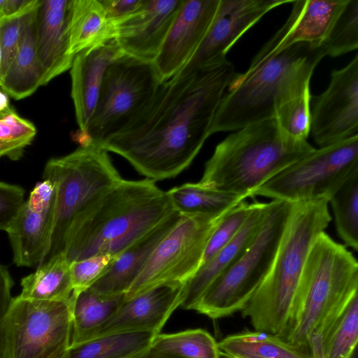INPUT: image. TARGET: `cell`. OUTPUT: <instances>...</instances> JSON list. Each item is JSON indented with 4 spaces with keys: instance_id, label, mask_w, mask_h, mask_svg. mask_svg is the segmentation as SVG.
<instances>
[{
    "instance_id": "obj_1",
    "label": "cell",
    "mask_w": 358,
    "mask_h": 358,
    "mask_svg": "<svg viewBox=\"0 0 358 358\" xmlns=\"http://www.w3.org/2000/svg\"><path fill=\"white\" fill-rule=\"evenodd\" d=\"M227 59L196 69H180L120 132L100 147L126 159L154 181L176 177L192 164L206 139L235 73Z\"/></svg>"
},
{
    "instance_id": "obj_2",
    "label": "cell",
    "mask_w": 358,
    "mask_h": 358,
    "mask_svg": "<svg viewBox=\"0 0 358 358\" xmlns=\"http://www.w3.org/2000/svg\"><path fill=\"white\" fill-rule=\"evenodd\" d=\"M324 57L321 45L308 43H295L268 56L255 55L246 71L235 73L210 135L275 118L281 106L310 89L313 71Z\"/></svg>"
},
{
    "instance_id": "obj_3",
    "label": "cell",
    "mask_w": 358,
    "mask_h": 358,
    "mask_svg": "<svg viewBox=\"0 0 358 358\" xmlns=\"http://www.w3.org/2000/svg\"><path fill=\"white\" fill-rule=\"evenodd\" d=\"M174 210L155 181L122 179L73 224L64 253L69 264L94 255L115 257Z\"/></svg>"
},
{
    "instance_id": "obj_4",
    "label": "cell",
    "mask_w": 358,
    "mask_h": 358,
    "mask_svg": "<svg viewBox=\"0 0 358 358\" xmlns=\"http://www.w3.org/2000/svg\"><path fill=\"white\" fill-rule=\"evenodd\" d=\"M315 150L286 133L275 118L248 125L218 143L198 183L246 199L275 175Z\"/></svg>"
},
{
    "instance_id": "obj_5",
    "label": "cell",
    "mask_w": 358,
    "mask_h": 358,
    "mask_svg": "<svg viewBox=\"0 0 358 358\" xmlns=\"http://www.w3.org/2000/svg\"><path fill=\"white\" fill-rule=\"evenodd\" d=\"M329 202L321 198L294 203L271 268L241 310L256 331L284 338L309 250L331 220Z\"/></svg>"
},
{
    "instance_id": "obj_6",
    "label": "cell",
    "mask_w": 358,
    "mask_h": 358,
    "mask_svg": "<svg viewBox=\"0 0 358 358\" xmlns=\"http://www.w3.org/2000/svg\"><path fill=\"white\" fill-rule=\"evenodd\" d=\"M358 291V262L324 231L313 242L299 280L293 316L282 338L304 349Z\"/></svg>"
},
{
    "instance_id": "obj_7",
    "label": "cell",
    "mask_w": 358,
    "mask_h": 358,
    "mask_svg": "<svg viewBox=\"0 0 358 358\" xmlns=\"http://www.w3.org/2000/svg\"><path fill=\"white\" fill-rule=\"evenodd\" d=\"M43 179L50 180L56 191L54 226L45 262L64 252L73 224L123 178L108 152L89 143L65 156L50 159L45 164Z\"/></svg>"
},
{
    "instance_id": "obj_8",
    "label": "cell",
    "mask_w": 358,
    "mask_h": 358,
    "mask_svg": "<svg viewBox=\"0 0 358 358\" xmlns=\"http://www.w3.org/2000/svg\"><path fill=\"white\" fill-rule=\"evenodd\" d=\"M294 203L272 200L244 254L206 289L193 310L215 320L242 310L267 275Z\"/></svg>"
},
{
    "instance_id": "obj_9",
    "label": "cell",
    "mask_w": 358,
    "mask_h": 358,
    "mask_svg": "<svg viewBox=\"0 0 358 358\" xmlns=\"http://www.w3.org/2000/svg\"><path fill=\"white\" fill-rule=\"evenodd\" d=\"M163 82L153 62L123 55L104 72L96 108L80 145L100 146L124 129Z\"/></svg>"
},
{
    "instance_id": "obj_10",
    "label": "cell",
    "mask_w": 358,
    "mask_h": 358,
    "mask_svg": "<svg viewBox=\"0 0 358 358\" xmlns=\"http://www.w3.org/2000/svg\"><path fill=\"white\" fill-rule=\"evenodd\" d=\"M358 172V135L315 149L268 180L253 196L290 203L327 199Z\"/></svg>"
},
{
    "instance_id": "obj_11",
    "label": "cell",
    "mask_w": 358,
    "mask_h": 358,
    "mask_svg": "<svg viewBox=\"0 0 358 358\" xmlns=\"http://www.w3.org/2000/svg\"><path fill=\"white\" fill-rule=\"evenodd\" d=\"M225 213L182 214L178 223L153 251L125 293L124 300L162 285H185L201 267L209 238Z\"/></svg>"
},
{
    "instance_id": "obj_12",
    "label": "cell",
    "mask_w": 358,
    "mask_h": 358,
    "mask_svg": "<svg viewBox=\"0 0 358 358\" xmlns=\"http://www.w3.org/2000/svg\"><path fill=\"white\" fill-rule=\"evenodd\" d=\"M72 333L68 301L13 299L6 322L5 358H55L68 350Z\"/></svg>"
},
{
    "instance_id": "obj_13",
    "label": "cell",
    "mask_w": 358,
    "mask_h": 358,
    "mask_svg": "<svg viewBox=\"0 0 358 358\" xmlns=\"http://www.w3.org/2000/svg\"><path fill=\"white\" fill-rule=\"evenodd\" d=\"M310 131L320 148L358 135V55L334 69L326 90L311 97Z\"/></svg>"
},
{
    "instance_id": "obj_14",
    "label": "cell",
    "mask_w": 358,
    "mask_h": 358,
    "mask_svg": "<svg viewBox=\"0 0 358 358\" xmlns=\"http://www.w3.org/2000/svg\"><path fill=\"white\" fill-rule=\"evenodd\" d=\"M292 0H220L199 46L182 68L196 69L222 63L237 41L264 15Z\"/></svg>"
},
{
    "instance_id": "obj_15",
    "label": "cell",
    "mask_w": 358,
    "mask_h": 358,
    "mask_svg": "<svg viewBox=\"0 0 358 358\" xmlns=\"http://www.w3.org/2000/svg\"><path fill=\"white\" fill-rule=\"evenodd\" d=\"M56 191L48 180L38 182L7 231L18 266L42 264L48 255L55 220Z\"/></svg>"
},
{
    "instance_id": "obj_16",
    "label": "cell",
    "mask_w": 358,
    "mask_h": 358,
    "mask_svg": "<svg viewBox=\"0 0 358 358\" xmlns=\"http://www.w3.org/2000/svg\"><path fill=\"white\" fill-rule=\"evenodd\" d=\"M185 286L182 283L164 284L124 300L115 313L82 343L123 333H161L172 313L180 306Z\"/></svg>"
},
{
    "instance_id": "obj_17",
    "label": "cell",
    "mask_w": 358,
    "mask_h": 358,
    "mask_svg": "<svg viewBox=\"0 0 358 358\" xmlns=\"http://www.w3.org/2000/svg\"><path fill=\"white\" fill-rule=\"evenodd\" d=\"M220 0H183L154 64L162 81L176 74L205 36Z\"/></svg>"
},
{
    "instance_id": "obj_18",
    "label": "cell",
    "mask_w": 358,
    "mask_h": 358,
    "mask_svg": "<svg viewBox=\"0 0 358 358\" xmlns=\"http://www.w3.org/2000/svg\"><path fill=\"white\" fill-rule=\"evenodd\" d=\"M183 0H143L115 27V39L129 56L154 62Z\"/></svg>"
},
{
    "instance_id": "obj_19",
    "label": "cell",
    "mask_w": 358,
    "mask_h": 358,
    "mask_svg": "<svg viewBox=\"0 0 358 358\" xmlns=\"http://www.w3.org/2000/svg\"><path fill=\"white\" fill-rule=\"evenodd\" d=\"M346 0L293 1L289 17L256 55L276 54L298 43L320 45L345 4Z\"/></svg>"
},
{
    "instance_id": "obj_20",
    "label": "cell",
    "mask_w": 358,
    "mask_h": 358,
    "mask_svg": "<svg viewBox=\"0 0 358 358\" xmlns=\"http://www.w3.org/2000/svg\"><path fill=\"white\" fill-rule=\"evenodd\" d=\"M70 0H40L36 13V54L42 85L71 69Z\"/></svg>"
},
{
    "instance_id": "obj_21",
    "label": "cell",
    "mask_w": 358,
    "mask_h": 358,
    "mask_svg": "<svg viewBox=\"0 0 358 358\" xmlns=\"http://www.w3.org/2000/svg\"><path fill=\"white\" fill-rule=\"evenodd\" d=\"M124 54L113 38L75 55L71 67V97L81 133L94 114L105 71Z\"/></svg>"
},
{
    "instance_id": "obj_22",
    "label": "cell",
    "mask_w": 358,
    "mask_h": 358,
    "mask_svg": "<svg viewBox=\"0 0 358 358\" xmlns=\"http://www.w3.org/2000/svg\"><path fill=\"white\" fill-rule=\"evenodd\" d=\"M182 215L178 210H174L115 256L107 271L90 289L103 296L125 294L155 249L178 223Z\"/></svg>"
},
{
    "instance_id": "obj_23",
    "label": "cell",
    "mask_w": 358,
    "mask_h": 358,
    "mask_svg": "<svg viewBox=\"0 0 358 358\" xmlns=\"http://www.w3.org/2000/svg\"><path fill=\"white\" fill-rule=\"evenodd\" d=\"M269 206L270 202L255 201L252 212L237 234L185 284L180 305L183 309L193 310L209 285L244 254L258 234Z\"/></svg>"
},
{
    "instance_id": "obj_24",
    "label": "cell",
    "mask_w": 358,
    "mask_h": 358,
    "mask_svg": "<svg viewBox=\"0 0 358 358\" xmlns=\"http://www.w3.org/2000/svg\"><path fill=\"white\" fill-rule=\"evenodd\" d=\"M40 0L22 17L18 48L0 87L15 99L31 95L42 86V75L36 54V13Z\"/></svg>"
},
{
    "instance_id": "obj_25",
    "label": "cell",
    "mask_w": 358,
    "mask_h": 358,
    "mask_svg": "<svg viewBox=\"0 0 358 358\" xmlns=\"http://www.w3.org/2000/svg\"><path fill=\"white\" fill-rule=\"evenodd\" d=\"M69 52L73 56L115 38V27L99 0H70Z\"/></svg>"
},
{
    "instance_id": "obj_26",
    "label": "cell",
    "mask_w": 358,
    "mask_h": 358,
    "mask_svg": "<svg viewBox=\"0 0 358 358\" xmlns=\"http://www.w3.org/2000/svg\"><path fill=\"white\" fill-rule=\"evenodd\" d=\"M22 291L17 296L34 301H68L73 288L69 263L64 252L39 265L35 272L21 280Z\"/></svg>"
},
{
    "instance_id": "obj_27",
    "label": "cell",
    "mask_w": 358,
    "mask_h": 358,
    "mask_svg": "<svg viewBox=\"0 0 358 358\" xmlns=\"http://www.w3.org/2000/svg\"><path fill=\"white\" fill-rule=\"evenodd\" d=\"M156 334L123 333L71 345L67 358H141L150 351Z\"/></svg>"
},
{
    "instance_id": "obj_28",
    "label": "cell",
    "mask_w": 358,
    "mask_h": 358,
    "mask_svg": "<svg viewBox=\"0 0 358 358\" xmlns=\"http://www.w3.org/2000/svg\"><path fill=\"white\" fill-rule=\"evenodd\" d=\"M124 301V294L103 296L90 288L71 296L72 333L71 345L81 343L107 321Z\"/></svg>"
},
{
    "instance_id": "obj_29",
    "label": "cell",
    "mask_w": 358,
    "mask_h": 358,
    "mask_svg": "<svg viewBox=\"0 0 358 358\" xmlns=\"http://www.w3.org/2000/svg\"><path fill=\"white\" fill-rule=\"evenodd\" d=\"M174 208L182 215H222L245 199L204 187L196 183H185L167 192Z\"/></svg>"
},
{
    "instance_id": "obj_30",
    "label": "cell",
    "mask_w": 358,
    "mask_h": 358,
    "mask_svg": "<svg viewBox=\"0 0 358 358\" xmlns=\"http://www.w3.org/2000/svg\"><path fill=\"white\" fill-rule=\"evenodd\" d=\"M175 358H220L217 342L202 329L157 334L148 352Z\"/></svg>"
},
{
    "instance_id": "obj_31",
    "label": "cell",
    "mask_w": 358,
    "mask_h": 358,
    "mask_svg": "<svg viewBox=\"0 0 358 358\" xmlns=\"http://www.w3.org/2000/svg\"><path fill=\"white\" fill-rule=\"evenodd\" d=\"M319 334L324 358H351L358 340L357 292Z\"/></svg>"
},
{
    "instance_id": "obj_32",
    "label": "cell",
    "mask_w": 358,
    "mask_h": 358,
    "mask_svg": "<svg viewBox=\"0 0 358 358\" xmlns=\"http://www.w3.org/2000/svg\"><path fill=\"white\" fill-rule=\"evenodd\" d=\"M337 233L345 244L358 250V172L330 199Z\"/></svg>"
},
{
    "instance_id": "obj_33",
    "label": "cell",
    "mask_w": 358,
    "mask_h": 358,
    "mask_svg": "<svg viewBox=\"0 0 358 358\" xmlns=\"http://www.w3.org/2000/svg\"><path fill=\"white\" fill-rule=\"evenodd\" d=\"M221 355L230 357L251 355L263 358H311L310 353L295 347L281 337L252 341H239L228 336L217 342Z\"/></svg>"
},
{
    "instance_id": "obj_34",
    "label": "cell",
    "mask_w": 358,
    "mask_h": 358,
    "mask_svg": "<svg viewBox=\"0 0 358 358\" xmlns=\"http://www.w3.org/2000/svg\"><path fill=\"white\" fill-rule=\"evenodd\" d=\"M325 57L343 55L358 48V0L345 4L320 44Z\"/></svg>"
},
{
    "instance_id": "obj_35",
    "label": "cell",
    "mask_w": 358,
    "mask_h": 358,
    "mask_svg": "<svg viewBox=\"0 0 358 358\" xmlns=\"http://www.w3.org/2000/svg\"><path fill=\"white\" fill-rule=\"evenodd\" d=\"M36 134L34 124L12 108L0 114V157L18 159Z\"/></svg>"
},
{
    "instance_id": "obj_36",
    "label": "cell",
    "mask_w": 358,
    "mask_h": 358,
    "mask_svg": "<svg viewBox=\"0 0 358 358\" xmlns=\"http://www.w3.org/2000/svg\"><path fill=\"white\" fill-rule=\"evenodd\" d=\"M255 206V201L248 203L243 201L222 216L209 238L201 266L233 239L252 212Z\"/></svg>"
},
{
    "instance_id": "obj_37",
    "label": "cell",
    "mask_w": 358,
    "mask_h": 358,
    "mask_svg": "<svg viewBox=\"0 0 358 358\" xmlns=\"http://www.w3.org/2000/svg\"><path fill=\"white\" fill-rule=\"evenodd\" d=\"M310 89L294 97L276 112L275 118L281 128L289 135L306 140L310 131Z\"/></svg>"
},
{
    "instance_id": "obj_38",
    "label": "cell",
    "mask_w": 358,
    "mask_h": 358,
    "mask_svg": "<svg viewBox=\"0 0 358 358\" xmlns=\"http://www.w3.org/2000/svg\"><path fill=\"white\" fill-rule=\"evenodd\" d=\"M115 257L94 255L69 264L73 295L89 289L108 268Z\"/></svg>"
},
{
    "instance_id": "obj_39",
    "label": "cell",
    "mask_w": 358,
    "mask_h": 358,
    "mask_svg": "<svg viewBox=\"0 0 358 358\" xmlns=\"http://www.w3.org/2000/svg\"><path fill=\"white\" fill-rule=\"evenodd\" d=\"M25 13L0 20L1 80L16 54L22 29V17Z\"/></svg>"
},
{
    "instance_id": "obj_40",
    "label": "cell",
    "mask_w": 358,
    "mask_h": 358,
    "mask_svg": "<svg viewBox=\"0 0 358 358\" xmlns=\"http://www.w3.org/2000/svg\"><path fill=\"white\" fill-rule=\"evenodd\" d=\"M24 201L21 187L0 182V230H8Z\"/></svg>"
},
{
    "instance_id": "obj_41",
    "label": "cell",
    "mask_w": 358,
    "mask_h": 358,
    "mask_svg": "<svg viewBox=\"0 0 358 358\" xmlns=\"http://www.w3.org/2000/svg\"><path fill=\"white\" fill-rule=\"evenodd\" d=\"M13 281L7 268L0 263V358H5L6 322L13 301Z\"/></svg>"
},
{
    "instance_id": "obj_42",
    "label": "cell",
    "mask_w": 358,
    "mask_h": 358,
    "mask_svg": "<svg viewBox=\"0 0 358 358\" xmlns=\"http://www.w3.org/2000/svg\"><path fill=\"white\" fill-rule=\"evenodd\" d=\"M101 1L108 18L114 27L133 13L143 3V0H101Z\"/></svg>"
},
{
    "instance_id": "obj_43",
    "label": "cell",
    "mask_w": 358,
    "mask_h": 358,
    "mask_svg": "<svg viewBox=\"0 0 358 358\" xmlns=\"http://www.w3.org/2000/svg\"><path fill=\"white\" fill-rule=\"evenodd\" d=\"M38 0H0V17L22 15L33 7Z\"/></svg>"
},
{
    "instance_id": "obj_44",
    "label": "cell",
    "mask_w": 358,
    "mask_h": 358,
    "mask_svg": "<svg viewBox=\"0 0 358 358\" xmlns=\"http://www.w3.org/2000/svg\"><path fill=\"white\" fill-rule=\"evenodd\" d=\"M12 108L8 95L0 87V114L8 112Z\"/></svg>"
},
{
    "instance_id": "obj_45",
    "label": "cell",
    "mask_w": 358,
    "mask_h": 358,
    "mask_svg": "<svg viewBox=\"0 0 358 358\" xmlns=\"http://www.w3.org/2000/svg\"><path fill=\"white\" fill-rule=\"evenodd\" d=\"M226 358H263V357L251 355H241L233 356V357H226Z\"/></svg>"
},
{
    "instance_id": "obj_46",
    "label": "cell",
    "mask_w": 358,
    "mask_h": 358,
    "mask_svg": "<svg viewBox=\"0 0 358 358\" xmlns=\"http://www.w3.org/2000/svg\"><path fill=\"white\" fill-rule=\"evenodd\" d=\"M141 358H175L171 357H166V356H157V355H152L148 353L145 356L141 357Z\"/></svg>"
},
{
    "instance_id": "obj_47",
    "label": "cell",
    "mask_w": 358,
    "mask_h": 358,
    "mask_svg": "<svg viewBox=\"0 0 358 358\" xmlns=\"http://www.w3.org/2000/svg\"><path fill=\"white\" fill-rule=\"evenodd\" d=\"M67 350L65 351L64 352L60 354L59 355L55 357V358H67Z\"/></svg>"
},
{
    "instance_id": "obj_48",
    "label": "cell",
    "mask_w": 358,
    "mask_h": 358,
    "mask_svg": "<svg viewBox=\"0 0 358 358\" xmlns=\"http://www.w3.org/2000/svg\"><path fill=\"white\" fill-rule=\"evenodd\" d=\"M1 52L0 48V83H1Z\"/></svg>"
},
{
    "instance_id": "obj_49",
    "label": "cell",
    "mask_w": 358,
    "mask_h": 358,
    "mask_svg": "<svg viewBox=\"0 0 358 358\" xmlns=\"http://www.w3.org/2000/svg\"><path fill=\"white\" fill-rule=\"evenodd\" d=\"M1 17H0V20H1Z\"/></svg>"
}]
</instances>
